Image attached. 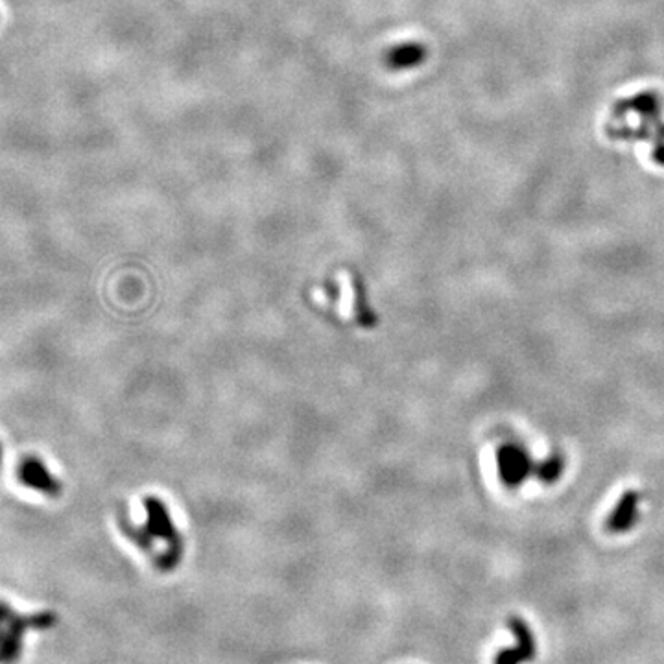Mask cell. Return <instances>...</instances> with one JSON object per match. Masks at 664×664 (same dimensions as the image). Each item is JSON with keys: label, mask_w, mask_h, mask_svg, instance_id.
I'll list each match as a JSON object with an SVG mask.
<instances>
[{"label": "cell", "mask_w": 664, "mask_h": 664, "mask_svg": "<svg viewBox=\"0 0 664 664\" xmlns=\"http://www.w3.org/2000/svg\"><path fill=\"white\" fill-rule=\"evenodd\" d=\"M57 624L52 611L22 615L0 599V664H15L24 650L26 631H47Z\"/></svg>", "instance_id": "cell-1"}, {"label": "cell", "mask_w": 664, "mask_h": 664, "mask_svg": "<svg viewBox=\"0 0 664 664\" xmlns=\"http://www.w3.org/2000/svg\"><path fill=\"white\" fill-rule=\"evenodd\" d=\"M537 461L526 445L519 441H505L496 451V470L508 489H519L530 477H535Z\"/></svg>", "instance_id": "cell-2"}, {"label": "cell", "mask_w": 664, "mask_h": 664, "mask_svg": "<svg viewBox=\"0 0 664 664\" xmlns=\"http://www.w3.org/2000/svg\"><path fill=\"white\" fill-rule=\"evenodd\" d=\"M508 627L515 642L508 648H502L496 651L493 664H526L533 662L537 657V639L530 624L517 615L508 618Z\"/></svg>", "instance_id": "cell-3"}, {"label": "cell", "mask_w": 664, "mask_h": 664, "mask_svg": "<svg viewBox=\"0 0 664 664\" xmlns=\"http://www.w3.org/2000/svg\"><path fill=\"white\" fill-rule=\"evenodd\" d=\"M427 48L421 43H401L384 52L383 63L390 71H406L421 65Z\"/></svg>", "instance_id": "cell-6"}, {"label": "cell", "mask_w": 664, "mask_h": 664, "mask_svg": "<svg viewBox=\"0 0 664 664\" xmlns=\"http://www.w3.org/2000/svg\"><path fill=\"white\" fill-rule=\"evenodd\" d=\"M3 460H4V449H3V443H0V469H3Z\"/></svg>", "instance_id": "cell-8"}, {"label": "cell", "mask_w": 664, "mask_h": 664, "mask_svg": "<svg viewBox=\"0 0 664 664\" xmlns=\"http://www.w3.org/2000/svg\"><path fill=\"white\" fill-rule=\"evenodd\" d=\"M565 458L563 454L559 453H554L550 456H547L545 460L537 461V469H535V479L541 480L543 484H556L561 480L563 472H565Z\"/></svg>", "instance_id": "cell-7"}, {"label": "cell", "mask_w": 664, "mask_h": 664, "mask_svg": "<svg viewBox=\"0 0 664 664\" xmlns=\"http://www.w3.org/2000/svg\"><path fill=\"white\" fill-rule=\"evenodd\" d=\"M17 477L19 482L30 491H36L45 496L61 495V482L54 477L48 465L36 454L22 458V461L19 463Z\"/></svg>", "instance_id": "cell-4"}, {"label": "cell", "mask_w": 664, "mask_h": 664, "mask_svg": "<svg viewBox=\"0 0 664 664\" xmlns=\"http://www.w3.org/2000/svg\"><path fill=\"white\" fill-rule=\"evenodd\" d=\"M641 502H642V496L637 489L625 491L618 498V502L615 504V508L611 510L606 521L608 531L609 533H627L629 530H634L641 517Z\"/></svg>", "instance_id": "cell-5"}]
</instances>
